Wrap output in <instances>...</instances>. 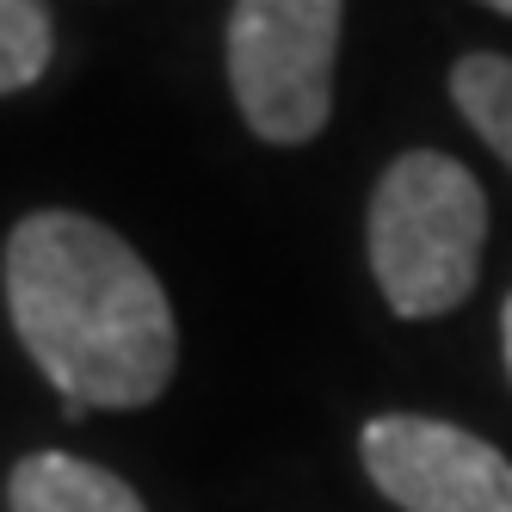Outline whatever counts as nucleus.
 <instances>
[{"instance_id": "6", "label": "nucleus", "mask_w": 512, "mask_h": 512, "mask_svg": "<svg viewBox=\"0 0 512 512\" xmlns=\"http://www.w3.org/2000/svg\"><path fill=\"white\" fill-rule=\"evenodd\" d=\"M451 99L475 124V136L512 167V56H494V50L463 56L451 68Z\"/></svg>"}, {"instance_id": "9", "label": "nucleus", "mask_w": 512, "mask_h": 512, "mask_svg": "<svg viewBox=\"0 0 512 512\" xmlns=\"http://www.w3.org/2000/svg\"><path fill=\"white\" fill-rule=\"evenodd\" d=\"M482 7H494V13H506V19H512V0H482Z\"/></svg>"}, {"instance_id": "1", "label": "nucleus", "mask_w": 512, "mask_h": 512, "mask_svg": "<svg viewBox=\"0 0 512 512\" xmlns=\"http://www.w3.org/2000/svg\"><path fill=\"white\" fill-rule=\"evenodd\" d=\"M0 284L31 364L68 401V420L167 395L179 364L173 303L118 229L81 210H31L7 235Z\"/></svg>"}, {"instance_id": "7", "label": "nucleus", "mask_w": 512, "mask_h": 512, "mask_svg": "<svg viewBox=\"0 0 512 512\" xmlns=\"http://www.w3.org/2000/svg\"><path fill=\"white\" fill-rule=\"evenodd\" d=\"M56 25L44 0H0V99L31 87L50 68Z\"/></svg>"}, {"instance_id": "3", "label": "nucleus", "mask_w": 512, "mask_h": 512, "mask_svg": "<svg viewBox=\"0 0 512 512\" xmlns=\"http://www.w3.org/2000/svg\"><path fill=\"white\" fill-rule=\"evenodd\" d=\"M346 0H235L229 13V87L247 130L297 149L327 130L334 112Z\"/></svg>"}, {"instance_id": "5", "label": "nucleus", "mask_w": 512, "mask_h": 512, "mask_svg": "<svg viewBox=\"0 0 512 512\" xmlns=\"http://www.w3.org/2000/svg\"><path fill=\"white\" fill-rule=\"evenodd\" d=\"M7 506L13 512H149L142 494L124 475L99 469L68 451H38L7 475Z\"/></svg>"}, {"instance_id": "2", "label": "nucleus", "mask_w": 512, "mask_h": 512, "mask_svg": "<svg viewBox=\"0 0 512 512\" xmlns=\"http://www.w3.org/2000/svg\"><path fill=\"white\" fill-rule=\"evenodd\" d=\"M371 272L401 321H432L469 303L488 247V192L438 149L395 155L371 192Z\"/></svg>"}, {"instance_id": "4", "label": "nucleus", "mask_w": 512, "mask_h": 512, "mask_svg": "<svg viewBox=\"0 0 512 512\" xmlns=\"http://www.w3.org/2000/svg\"><path fill=\"white\" fill-rule=\"evenodd\" d=\"M358 457L401 512H512V463L451 420L377 414Z\"/></svg>"}, {"instance_id": "8", "label": "nucleus", "mask_w": 512, "mask_h": 512, "mask_svg": "<svg viewBox=\"0 0 512 512\" xmlns=\"http://www.w3.org/2000/svg\"><path fill=\"white\" fill-rule=\"evenodd\" d=\"M500 352H506V377H512V297H506V315H500Z\"/></svg>"}]
</instances>
